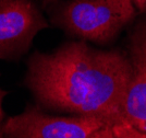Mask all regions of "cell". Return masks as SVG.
Listing matches in <instances>:
<instances>
[{
    "label": "cell",
    "instance_id": "6da1fadb",
    "mask_svg": "<svg viewBox=\"0 0 146 138\" xmlns=\"http://www.w3.org/2000/svg\"><path fill=\"white\" fill-rule=\"evenodd\" d=\"M24 85L44 110L97 117L112 126L124 120L132 77L127 52L71 41L50 53L34 52Z\"/></svg>",
    "mask_w": 146,
    "mask_h": 138
},
{
    "label": "cell",
    "instance_id": "7a4b0ae2",
    "mask_svg": "<svg viewBox=\"0 0 146 138\" xmlns=\"http://www.w3.org/2000/svg\"><path fill=\"white\" fill-rule=\"evenodd\" d=\"M45 10L67 35L102 45L112 42L136 13L133 0H60Z\"/></svg>",
    "mask_w": 146,
    "mask_h": 138
},
{
    "label": "cell",
    "instance_id": "52a82bcc",
    "mask_svg": "<svg viewBox=\"0 0 146 138\" xmlns=\"http://www.w3.org/2000/svg\"><path fill=\"white\" fill-rule=\"evenodd\" d=\"M8 91L0 88V138H3V123H5V111L2 108V102L5 100Z\"/></svg>",
    "mask_w": 146,
    "mask_h": 138
},
{
    "label": "cell",
    "instance_id": "5b68a950",
    "mask_svg": "<svg viewBox=\"0 0 146 138\" xmlns=\"http://www.w3.org/2000/svg\"><path fill=\"white\" fill-rule=\"evenodd\" d=\"M127 54L132 77L125 101L124 120L146 132V19L137 22L130 32Z\"/></svg>",
    "mask_w": 146,
    "mask_h": 138
},
{
    "label": "cell",
    "instance_id": "277c9868",
    "mask_svg": "<svg viewBox=\"0 0 146 138\" xmlns=\"http://www.w3.org/2000/svg\"><path fill=\"white\" fill-rule=\"evenodd\" d=\"M49 23L34 0H0V59L24 56Z\"/></svg>",
    "mask_w": 146,
    "mask_h": 138
},
{
    "label": "cell",
    "instance_id": "ba28073f",
    "mask_svg": "<svg viewBox=\"0 0 146 138\" xmlns=\"http://www.w3.org/2000/svg\"><path fill=\"white\" fill-rule=\"evenodd\" d=\"M91 138H115L112 128L110 125H106V126L102 127L100 129H98Z\"/></svg>",
    "mask_w": 146,
    "mask_h": 138
},
{
    "label": "cell",
    "instance_id": "8992f818",
    "mask_svg": "<svg viewBox=\"0 0 146 138\" xmlns=\"http://www.w3.org/2000/svg\"><path fill=\"white\" fill-rule=\"evenodd\" d=\"M111 128L115 138H146V132L137 129L125 120L112 125Z\"/></svg>",
    "mask_w": 146,
    "mask_h": 138
},
{
    "label": "cell",
    "instance_id": "30bf717a",
    "mask_svg": "<svg viewBox=\"0 0 146 138\" xmlns=\"http://www.w3.org/2000/svg\"><path fill=\"white\" fill-rule=\"evenodd\" d=\"M39 1H40V3H42V7H43L44 9H46L48 6L55 3V2H58V1H60V0H39Z\"/></svg>",
    "mask_w": 146,
    "mask_h": 138
},
{
    "label": "cell",
    "instance_id": "9c48e42d",
    "mask_svg": "<svg viewBox=\"0 0 146 138\" xmlns=\"http://www.w3.org/2000/svg\"><path fill=\"white\" fill-rule=\"evenodd\" d=\"M135 8L140 11H146V0H133Z\"/></svg>",
    "mask_w": 146,
    "mask_h": 138
},
{
    "label": "cell",
    "instance_id": "3957f363",
    "mask_svg": "<svg viewBox=\"0 0 146 138\" xmlns=\"http://www.w3.org/2000/svg\"><path fill=\"white\" fill-rule=\"evenodd\" d=\"M106 125L97 117L50 115L37 104H29L5 120L3 138H91Z\"/></svg>",
    "mask_w": 146,
    "mask_h": 138
}]
</instances>
